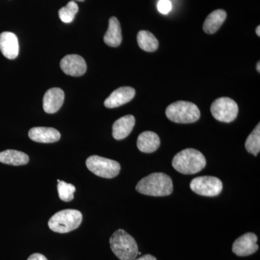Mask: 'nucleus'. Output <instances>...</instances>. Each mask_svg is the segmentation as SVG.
Returning a JSON list of instances; mask_svg holds the SVG:
<instances>
[{"label": "nucleus", "instance_id": "1", "mask_svg": "<svg viewBox=\"0 0 260 260\" xmlns=\"http://www.w3.org/2000/svg\"><path fill=\"white\" fill-rule=\"evenodd\" d=\"M172 179L164 173H153L138 183L136 190L141 194L153 197H164L173 192Z\"/></svg>", "mask_w": 260, "mask_h": 260}, {"label": "nucleus", "instance_id": "2", "mask_svg": "<svg viewBox=\"0 0 260 260\" xmlns=\"http://www.w3.org/2000/svg\"><path fill=\"white\" fill-rule=\"evenodd\" d=\"M172 166L183 174H194L203 170L206 166L204 155L196 149L181 150L174 157Z\"/></svg>", "mask_w": 260, "mask_h": 260}, {"label": "nucleus", "instance_id": "3", "mask_svg": "<svg viewBox=\"0 0 260 260\" xmlns=\"http://www.w3.org/2000/svg\"><path fill=\"white\" fill-rule=\"evenodd\" d=\"M111 249L121 260H134L138 255V246L134 238L123 229H119L111 237Z\"/></svg>", "mask_w": 260, "mask_h": 260}, {"label": "nucleus", "instance_id": "4", "mask_svg": "<svg viewBox=\"0 0 260 260\" xmlns=\"http://www.w3.org/2000/svg\"><path fill=\"white\" fill-rule=\"evenodd\" d=\"M166 114L168 119L174 122L191 124L200 119V111L196 104L180 101L169 105L166 110Z\"/></svg>", "mask_w": 260, "mask_h": 260}, {"label": "nucleus", "instance_id": "5", "mask_svg": "<svg viewBox=\"0 0 260 260\" xmlns=\"http://www.w3.org/2000/svg\"><path fill=\"white\" fill-rule=\"evenodd\" d=\"M82 220L83 215L79 210H64L54 214L49 220L48 225L53 232L66 234L78 229Z\"/></svg>", "mask_w": 260, "mask_h": 260}, {"label": "nucleus", "instance_id": "6", "mask_svg": "<svg viewBox=\"0 0 260 260\" xmlns=\"http://www.w3.org/2000/svg\"><path fill=\"white\" fill-rule=\"evenodd\" d=\"M86 167L94 174L106 179H112L119 175L121 166L117 161L103 158L99 155H92L86 160Z\"/></svg>", "mask_w": 260, "mask_h": 260}, {"label": "nucleus", "instance_id": "7", "mask_svg": "<svg viewBox=\"0 0 260 260\" xmlns=\"http://www.w3.org/2000/svg\"><path fill=\"white\" fill-rule=\"evenodd\" d=\"M215 119L222 122L229 123L235 120L239 113V107L233 99L228 97L219 98L210 107Z\"/></svg>", "mask_w": 260, "mask_h": 260}, {"label": "nucleus", "instance_id": "8", "mask_svg": "<svg viewBox=\"0 0 260 260\" xmlns=\"http://www.w3.org/2000/svg\"><path fill=\"white\" fill-rule=\"evenodd\" d=\"M191 190L205 197H215L223 189V183L218 178L204 176L194 178L190 183Z\"/></svg>", "mask_w": 260, "mask_h": 260}, {"label": "nucleus", "instance_id": "9", "mask_svg": "<svg viewBox=\"0 0 260 260\" xmlns=\"http://www.w3.org/2000/svg\"><path fill=\"white\" fill-rule=\"evenodd\" d=\"M257 237L253 233H246L242 237L238 238L234 242L232 251L239 256H246L254 254L259 249Z\"/></svg>", "mask_w": 260, "mask_h": 260}, {"label": "nucleus", "instance_id": "10", "mask_svg": "<svg viewBox=\"0 0 260 260\" xmlns=\"http://www.w3.org/2000/svg\"><path fill=\"white\" fill-rule=\"evenodd\" d=\"M60 67L65 74L73 77L82 76L87 70L85 59L77 54L65 56L60 61Z\"/></svg>", "mask_w": 260, "mask_h": 260}, {"label": "nucleus", "instance_id": "11", "mask_svg": "<svg viewBox=\"0 0 260 260\" xmlns=\"http://www.w3.org/2000/svg\"><path fill=\"white\" fill-rule=\"evenodd\" d=\"M135 95V90L131 87H121L113 91L106 99L104 105L109 109L119 107L133 100Z\"/></svg>", "mask_w": 260, "mask_h": 260}, {"label": "nucleus", "instance_id": "12", "mask_svg": "<svg viewBox=\"0 0 260 260\" xmlns=\"http://www.w3.org/2000/svg\"><path fill=\"white\" fill-rule=\"evenodd\" d=\"M64 101V93L61 88L49 89L43 99L44 110L48 114H54L59 110Z\"/></svg>", "mask_w": 260, "mask_h": 260}, {"label": "nucleus", "instance_id": "13", "mask_svg": "<svg viewBox=\"0 0 260 260\" xmlns=\"http://www.w3.org/2000/svg\"><path fill=\"white\" fill-rule=\"evenodd\" d=\"M0 51L9 59H14L19 54L18 37L11 32H3L0 34Z\"/></svg>", "mask_w": 260, "mask_h": 260}, {"label": "nucleus", "instance_id": "14", "mask_svg": "<svg viewBox=\"0 0 260 260\" xmlns=\"http://www.w3.org/2000/svg\"><path fill=\"white\" fill-rule=\"evenodd\" d=\"M29 138L32 141L42 143H53L60 140L59 132L51 127H34L28 133Z\"/></svg>", "mask_w": 260, "mask_h": 260}, {"label": "nucleus", "instance_id": "15", "mask_svg": "<svg viewBox=\"0 0 260 260\" xmlns=\"http://www.w3.org/2000/svg\"><path fill=\"white\" fill-rule=\"evenodd\" d=\"M135 124V118L133 115L122 116L113 124L112 135L114 139L120 140L129 136Z\"/></svg>", "mask_w": 260, "mask_h": 260}, {"label": "nucleus", "instance_id": "16", "mask_svg": "<svg viewBox=\"0 0 260 260\" xmlns=\"http://www.w3.org/2000/svg\"><path fill=\"white\" fill-rule=\"evenodd\" d=\"M160 140L158 135L153 132H143L139 135L137 145L140 151L145 153H151L158 150Z\"/></svg>", "mask_w": 260, "mask_h": 260}, {"label": "nucleus", "instance_id": "17", "mask_svg": "<svg viewBox=\"0 0 260 260\" xmlns=\"http://www.w3.org/2000/svg\"><path fill=\"white\" fill-rule=\"evenodd\" d=\"M104 41L109 47H117L120 45L122 41L121 25L116 17L109 19V28L104 35Z\"/></svg>", "mask_w": 260, "mask_h": 260}, {"label": "nucleus", "instance_id": "18", "mask_svg": "<svg viewBox=\"0 0 260 260\" xmlns=\"http://www.w3.org/2000/svg\"><path fill=\"white\" fill-rule=\"evenodd\" d=\"M227 13L223 10H216L210 13L205 19L203 24V30L208 34H213L220 28L225 19Z\"/></svg>", "mask_w": 260, "mask_h": 260}, {"label": "nucleus", "instance_id": "19", "mask_svg": "<svg viewBox=\"0 0 260 260\" xmlns=\"http://www.w3.org/2000/svg\"><path fill=\"white\" fill-rule=\"evenodd\" d=\"M0 162L11 166L26 165L29 162V157L23 152L7 150L0 152Z\"/></svg>", "mask_w": 260, "mask_h": 260}, {"label": "nucleus", "instance_id": "20", "mask_svg": "<svg viewBox=\"0 0 260 260\" xmlns=\"http://www.w3.org/2000/svg\"><path fill=\"white\" fill-rule=\"evenodd\" d=\"M138 43L143 50L153 52L158 49L159 43L152 32L148 30H140L138 34Z\"/></svg>", "mask_w": 260, "mask_h": 260}, {"label": "nucleus", "instance_id": "21", "mask_svg": "<svg viewBox=\"0 0 260 260\" xmlns=\"http://www.w3.org/2000/svg\"><path fill=\"white\" fill-rule=\"evenodd\" d=\"M245 148L249 153L257 155L260 150V124H257L246 140Z\"/></svg>", "mask_w": 260, "mask_h": 260}, {"label": "nucleus", "instance_id": "22", "mask_svg": "<svg viewBox=\"0 0 260 260\" xmlns=\"http://www.w3.org/2000/svg\"><path fill=\"white\" fill-rule=\"evenodd\" d=\"M78 12V5L75 1H71L59 10V16L61 21L65 23H72Z\"/></svg>", "mask_w": 260, "mask_h": 260}, {"label": "nucleus", "instance_id": "23", "mask_svg": "<svg viewBox=\"0 0 260 260\" xmlns=\"http://www.w3.org/2000/svg\"><path fill=\"white\" fill-rule=\"evenodd\" d=\"M57 189L59 193V198L64 202H70L74 199V193L76 188L74 185L64 181L57 180Z\"/></svg>", "mask_w": 260, "mask_h": 260}, {"label": "nucleus", "instance_id": "24", "mask_svg": "<svg viewBox=\"0 0 260 260\" xmlns=\"http://www.w3.org/2000/svg\"><path fill=\"white\" fill-rule=\"evenodd\" d=\"M172 4L170 0H160L158 3V10L161 14L167 15L172 10Z\"/></svg>", "mask_w": 260, "mask_h": 260}, {"label": "nucleus", "instance_id": "25", "mask_svg": "<svg viewBox=\"0 0 260 260\" xmlns=\"http://www.w3.org/2000/svg\"><path fill=\"white\" fill-rule=\"evenodd\" d=\"M27 260H48L45 256L39 253H35L29 256L28 259Z\"/></svg>", "mask_w": 260, "mask_h": 260}, {"label": "nucleus", "instance_id": "26", "mask_svg": "<svg viewBox=\"0 0 260 260\" xmlns=\"http://www.w3.org/2000/svg\"><path fill=\"white\" fill-rule=\"evenodd\" d=\"M134 260H157L155 256L151 255V254H145L144 256H142L141 257L138 259H135Z\"/></svg>", "mask_w": 260, "mask_h": 260}, {"label": "nucleus", "instance_id": "27", "mask_svg": "<svg viewBox=\"0 0 260 260\" xmlns=\"http://www.w3.org/2000/svg\"><path fill=\"white\" fill-rule=\"evenodd\" d=\"M256 32L258 37H260V26L258 25L257 28H256Z\"/></svg>", "mask_w": 260, "mask_h": 260}, {"label": "nucleus", "instance_id": "28", "mask_svg": "<svg viewBox=\"0 0 260 260\" xmlns=\"http://www.w3.org/2000/svg\"><path fill=\"white\" fill-rule=\"evenodd\" d=\"M256 70H257L258 73L260 72V62L258 61L257 64H256Z\"/></svg>", "mask_w": 260, "mask_h": 260}, {"label": "nucleus", "instance_id": "29", "mask_svg": "<svg viewBox=\"0 0 260 260\" xmlns=\"http://www.w3.org/2000/svg\"><path fill=\"white\" fill-rule=\"evenodd\" d=\"M73 1L83 2V1H85V0H73Z\"/></svg>", "mask_w": 260, "mask_h": 260}]
</instances>
